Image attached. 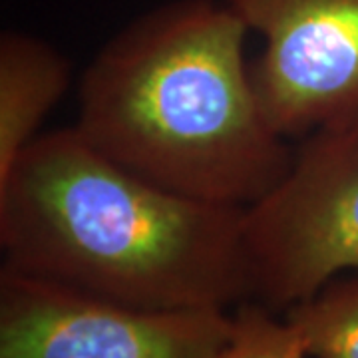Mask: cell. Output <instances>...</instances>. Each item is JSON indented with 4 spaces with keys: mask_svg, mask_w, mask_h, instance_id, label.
<instances>
[{
    "mask_svg": "<svg viewBox=\"0 0 358 358\" xmlns=\"http://www.w3.org/2000/svg\"><path fill=\"white\" fill-rule=\"evenodd\" d=\"M2 267L138 308L253 301L245 209L189 199L112 162L74 126L0 178Z\"/></svg>",
    "mask_w": 358,
    "mask_h": 358,
    "instance_id": "1",
    "label": "cell"
},
{
    "mask_svg": "<svg viewBox=\"0 0 358 358\" xmlns=\"http://www.w3.org/2000/svg\"><path fill=\"white\" fill-rule=\"evenodd\" d=\"M225 0H167L136 16L86 66L78 134L169 192L247 209L285 178L294 148L257 96Z\"/></svg>",
    "mask_w": 358,
    "mask_h": 358,
    "instance_id": "2",
    "label": "cell"
},
{
    "mask_svg": "<svg viewBox=\"0 0 358 358\" xmlns=\"http://www.w3.org/2000/svg\"><path fill=\"white\" fill-rule=\"evenodd\" d=\"M299 141L285 178L245 209L253 301L277 313L358 271V126Z\"/></svg>",
    "mask_w": 358,
    "mask_h": 358,
    "instance_id": "3",
    "label": "cell"
},
{
    "mask_svg": "<svg viewBox=\"0 0 358 358\" xmlns=\"http://www.w3.org/2000/svg\"><path fill=\"white\" fill-rule=\"evenodd\" d=\"M227 308H138L0 268V358H219Z\"/></svg>",
    "mask_w": 358,
    "mask_h": 358,
    "instance_id": "4",
    "label": "cell"
},
{
    "mask_svg": "<svg viewBox=\"0 0 358 358\" xmlns=\"http://www.w3.org/2000/svg\"><path fill=\"white\" fill-rule=\"evenodd\" d=\"M263 40L251 76L287 140L358 126V0H225Z\"/></svg>",
    "mask_w": 358,
    "mask_h": 358,
    "instance_id": "5",
    "label": "cell"
},
{
    "mask_svg": "<svg viewBox=\"0 0 358 358\" xmlns=\"http://www.w3.org/2000/svg\"><path fill=\"white\" fill-rule=\"evenodd\" d=\"M70 62L50 42L18 30L0 34V178L38 138L70 86Z\"/></svg>",
    "mask_w": 358,
    "mask_h": 358,
    "instance_id": "6",
    "label": "cell"
},
{
    "mask_svg": "<svg viewBox=\"0 0 358 358\" xmlns=\"http://www.w3.org/2000/svg\"><path fill=\"white\" fill-rule=\"evenodd\" d=\"M282 315L310 358H358V277H334Z\"/></svg>",
    "mask_w": 358,
    "mask_h": 358,
    "instance_id": "7",
    "label": "cell"
},
{
    "mask_svg": "<svg viewBox=\"0 0 358 358\" xmlns=\"http://www.w3.org/2000/svg\"><path fill=\"white\" fill-rule=\"evenodd\" d=\"M219 358H310L299 331L259 301L231 310V336Z\"/></svg>",
    "mask_w": 358,
    "mask_h": 358,
    "instance_id": "8",
    "label": "cell"
}]
</instances>
